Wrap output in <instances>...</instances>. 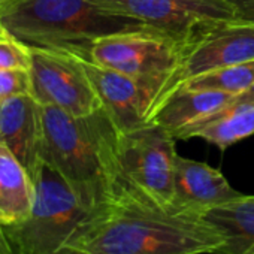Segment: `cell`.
Instances as JSON below:
<instances>
[{"mask_svg": "<svg viewBox=\"0 0 254 254\" xmlns=\"http://www.w3.org/2000/svg\"><path fill=\"white\" fill-rule=\"evenodd\" d=\"M118 139L120 132L103 108L87 117H73L60 108L41 105L39 157L103 217L121 175Z\"/></svg>", "mask_w": 254, "mask_h": 254, "instance_id": "cell-1", "label": "cell"}, {"mask_svg": "<svg viewBox=\"0 0 254 254\" xmlns=\"http://www.w3.org/2000/svg\"><path fill=\"white\" fill-rule=\"evenodd\" d=\"M221 232L200 215L174 212L147 197L121 194L79 254H215Z\"/></svg>", "mask_w": 254, "mask_h": 254, "instance_id": "cell-2", "label": "cell"}, {"mask_svg": "<svg viewBox=\"0 0 254 254\" xmlns=\"http://www.w3.org/2000/svg\"><path fill=\"white\" fill-rule=\"evenodd\" d=\"M0 23L29 47L79 57H87L90 45L103 36L159 32L142 20L105 9L93 0H9L0 3Z\"/></svg>", "mask_w": 254, "mask_h": 254, "instance_id": "cell-3", "label": "cell"}, {"mask_svg": "<svg viewBox=\"0 0 254 254\" xmlns=\"http://www.w3.org/2000/svg\"><path fill=\"white\" fill-rule=\"evenodd\" d=\"M35 196L30 215L2 227L15 254H79L103 218L88 208L69 181L39 157L30 171Z\"/></svg>", "mask_w": 254, "mask_h": 254, "instance_id": "cell-4", "label": "cell"}, {"mask_svg": "<svg viewBox=\"0 0 254 254\" xmlns=\"http://www.w3.org/2000/svg\"><path fill=\"white\" fill-rule=\"evenodd\" d=\"M118 157L121 175L114 199L126 193L139 194L165 209L174 211V180L178 154L175 138L169 130L147 123L133 132L120 133Z\"/></svg>", "mask_w": 254, "mask_h": 254, "instance_id": "cell-5", "label": "cell"}, {"mask_svg": "<svg viewBox=\"0 0 254 254\" xmlns=\"http://www.w3.org/2000/svg\"><path fill=\"white\" fill-rule=\"evenodd\" d=\"M99 6L142 20L183 47L220 26L236 23L227 0H93Z\"/></svg>", "mask_w": 254, "mask_h": 254, "instance_id": "cell-6", "label": "cell"}, {"mask_svg": "<svg viewBox=\"0 0 254 254\" xmlns=\"http://www.w3.org/2000/svg\"><path fill=\"white\" fill-rule=\"evenodd\" d=\"M180 57L181 45L160 32L103 36L90 45L87 54V59L100 66L153 87L156 96L165 79L177 69Z\"/></svg>", "mask_w": 254, "mask_h": 254, "instance_id": "cell-7", "label": "cell"}, {"mask_svg": "<svg viewBox=\"0 0 254 254\" xmlns=\"http://www.w3.org/2000/svg\"><path fill=\"white\" fill-rule=\"evenodd\" d=\"M32 96L39 105L56 106L73 117H87L102 102L78 56L30 47Z\"/></svg>", "mask_w": 254, "mask_h": 254, "instance_id": "cell-8", "label": "cell"}, {"mask_svg": "<svg viewBox=\"0 0 254 254\" xmlns=\"http://www.w3.org/2000/svg\"><path fill=\"white\" fill-rule=\"evenodd\" d=\"M250 60H254V24L229 23L220 26L181 48L180 63L165 79L153 108L177 87L196 75Z\"/></svg>", "mask_w": 254, "mask_h": 254, "instance_id": "cell-9", "label": "cell"}, {"mask_svg": "<svg viewBox=\"0 0 254 254\" xmlns=\"http://www.w3.org/2000/svg\"><path fill=\"white\" fill-rule=\"evenodd\" d=\"M100 102L120 133L141 129L148 123L154 103L153 87L114 69L100 66L87 57H79Z\"/></svg>", "mask_w": 254, "mask_h": 254, "instance_id": "cell-10", "label": "cell"}, {"mask_svg": "<svg viewBox=\"0 0 254 254\" xmlns=\"http://www.w3.org/2000/svg\"><path fill=\"white\" fill-rule=\"evenodd\" d=\"M242 196L224 175L206 163L178 156L175 163L174 199L175 212L203 215L205 211Z\"/></svg>", "mask_w": 254, "mask_h": 254, "instance_id": "cell-11", "label": "cell"}, {"mask_svg": "<svg viewBox=\"0 0 254 254\" xmlns=\"http://www.w3.org/2000/svg\"><path fill=\"white\" fill-rule=\"evenodd\" d=\"M0 142L30 172L39 160L41 105L32 94L0 102Z\"/></svg>", "mask_w": 254, "mask_h": 254, "instance_id": "cell-12", "label": "cell"}, {"mask_svg": "<svg viewBox=\"0 0 254 254\" xmlns=\"http://www.w3.org/2000/svg\"><path fill=\"white\" fill-rule=\"evenodd\" d=\"M235 97V94L223 91L177 88L151 109L148 123L160 126L174 135L181 127L196 123L227 106Z\"/></svg>", "mask_w": 254, "mask_h": 254, "instance_id": "cell-13", "label": "cell"}, {"mask_svg": "<svg viewBox=\"0 0 254 254\" xmlns=\"http://www.w3.org/2000/svg\"><path fill=\"white\" fill-rule=\"evenodd\" d=\"M251 135H254V105L238 102L235 97L227 106L196 123L181 127L174 133V138H202L220 150H226Z\"/></svg>", "mask_w": 254, "mask_h": 254, "instance_id": "cell-14", "label": "cell"}, {"mask_svg": "<svg viewBox=\"0 0 254 254\" xmlns=\"http://www.w3.org/2000/svg\"><path fill=\"white\" fill-rule=\"evenodd\" d=\"M33 181L26 166L0 142V227L24 221L33 205Z\"/></svg>", "mask_w": 254, "mask_h": 254, "instance_id": "cell-15", "label": "cell"}, {"mask_svg": "<svg viewBox=\"0 0 254 254\" xmlns=\"http://www.w3.org/2000/svg\"><path fill=\"white\" fill-rule=\"evenodd\" d=\"M224 236L215 254H242L254 245V196H239L202 215Z\"/></svg>", "mask_w": 254, "mask_h": 254, "instance_id": "cell-16", "label": "cell"}, {"mask_svg": "<svg viewBox=\"0 0 254 254\" xmlns=\"http://www.w3.org/2000/svg\"><path fill=\"white\" fill-rule=\"evenodd\" d=\"M254 84V60L226 66L206 73L196 75L177 88L187 90H212L229 94H241ZM175 88V90H177Z\"/></svg>", "mask_w": 254, "mask_h": 254, "instance_id": "cell-17", "label": "cell"}, {"mask_svg": "<svg viewBox=\"0 0 254 254\" xmlns=\"http://www.w3.org/2000/svg\"><path fill=\"white\" fill-rule=\"evenodd\" d=\"M30 47L15 38L0 23V70L26 69L30 70Z\"/></svg>", "mask_w": 254, "mask_h": 254, "instance_id": "cell-18", "label": "cell"}, {"mask_svg": "<svg viewBox=\"0 0 254 254\" xmlns=\"http://www.w3.org/2000/svg\"><path fill=\"white\" fill-rule=\"evenodd\" d=\"M32 94V76L26 69H2L0 70V102L8 99Z\"/></svg>", "mask_w": 254, "mask_h": 254, "instance_id": "cell-19", "label": "cell"}, {"mask_svg": "<svg viewBox=\"0 0 254 254\" xmlns=\"http://www.w3.org/2000/svg\"><path fill=\"white\" fill-rule=\"evenodd\" d=\"M235 9L236 23L254 24V0H227Z\"/></svg>", "mask_w": 254, "mask_h": 254, "instance_id": "cell-20", "label": "cell"}, {"mask_svg": "<svg viewBox=\"0 0 254 254\" xmlns=\"http://www.w3.org/2000/svg\"><path fill=\"white\" fill-rule=\"evenodd\" d=\"M236 100H238V102H242V103L254 105V84H253L248 90H245L244 93L238 94V96H236Z\"/></svg>", "mask_w": 254, "mask_h": 254, "instance_id": "cell-21", "label": "cell"}, {"mask_svg": "<svg viewBox=\"0 0 254 254\" xmlns=\"http://www.w3.org/2000/svg\"><path fill=\"white\" fill-rule=\"evenodd\" d=\"M242 254H254V245H253V247H250V248H248L247 251H244Z\"/></svg>", "mask_w": 254, "mask_h": 254, "instance_id": "cell-22", "label": "cell"}, {"mask_svg": "<svg viewBox=\"0 0 254 254\" xmlns=\"http://www.w3.org/2000/svg\"><path fill=\"white\" fill-rule=\"evenodd\" d=\"M5 2H9V0H0V3H5Z\"/></svg>", "mask_w": 254, "mask_h": 254, "instance_id": "cell-23", "label": "cell"}]
</instances>
